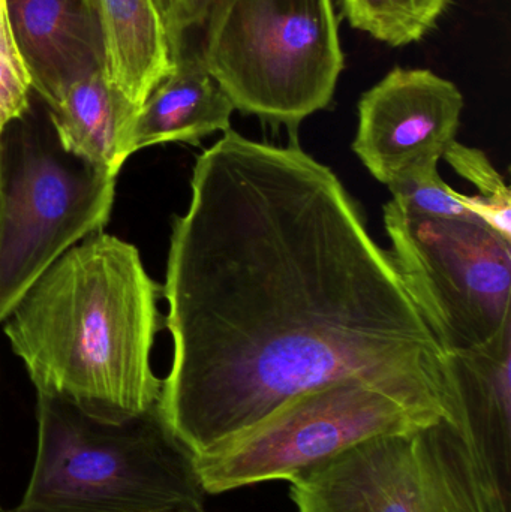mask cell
<instances>
[{
	"mask_svg": "<svg viewBox=\"0 0 511 512\" xmlns=\"http://www.w3.org/2000/svg\"><path fill=\"white\" fill-rule=\"evenodd\" d=\"M162 297L173 360L156 408L195 459L338 379L447 388L390 252L296 143L228 129L198 156Z\"/></svg>",
	"mask_w": 511,
	"mask_h": 512,
	"instance_id": "cell-1",
	"label": "cell"
},
{
	"mask_svg": "<svg viewBox=\"0 0 511 512\" xmlns=\"http://www.w3.org/2000/svg\"><path fill=\"white\" fill-rule=\"evenodd\" d=\"M162 286L140 252L93 234L60 256L3 321L36 394L120 424L158 405L152 349L162 327Z\"/></svg>",
	"mask_w": 511,
	"mask_h": 512,
	"instance_id": "cell-2",
	"label": "cell"
},
{
	"mask_svg": "<svg viewBox=\"0 0 511 512\" xmlns=\"http://www.w3.org/2000/svg\"><path fill=\"white\" fill-rule=\"evenodd\" d=\"M36 421L35 462L17 510L144 512L206 498L195 457L156 406L110 424L38 394Z\"/></svg>",
	"mask_w": 511,
	"mask_h": 512,
	"instance_id": "cell-3",
	"label": "cell"
},
{
	"mask_svg": "<svg viewBox=\"0 0 511 512\" xmlns=\"http://www.w3.org/2000/svg\"><path fill=\"white\" fill-rule=\"evenodd\" d=\"M446 388L338 379L279 406L245 432L195 459L206 495L291 481L342 451L449 415Z\"/></svg>",
	"mask_w": 511,
	"mask_h": 512,
	"instance_id": "cell-4",
	"label": "cell"
},
{
	"mask_svg": "<svg viewBox=\"0 0 511 512\" xmlns=\"http://www.w3.org/2000/svg\"><path fill=\"white\" fill-rule=\"evenodd\" d=\"M201 59L245 116L291 132L335 98L345 56L333 0H227Z\"/></svg>",
	"mask_w": 511,
	"mask_h": 512,
	"instance_id": "cell-5",
	"label": "cell"
},
{
	"mask_svg": "<svg viewBox=\"0 0 511 512\" xmlns=\"http://www.w3.org/2000/svg\"><path fill=\"white\" fill-rule=\"evenodd\" d=\"M0 322L69 249L110 222L116 177L33 129L0 138Z\"/></svg>",
	"mask_w": 511,
	"mask_h": 512,
	"instance_id": "cell-6",
	"label": "cell"
},
{
	"mask_svg": "<svg viewBox=\"0 0 511 512\" xmlns=\"http://www.w3.org/2000/svg\"><path fill=\"white\" fill-rule=\"evenodd\" d=\"M383 215L399 277L443 352L511 324V240L479 218L407 215L392 201Z\"/></svg>",
	"mask_w": 511,
	"mask_h": 512,
	"instance_id": "cell-7",
	"label": "cell"
},
{
	"mask_svg": "<svg viewBox=\"0 0 511 512\" xmlns=\"http://www.w3.org/2000/svg\"><path fill=\"white\" fill-rule=\"evenodd\" d=\"M297 512H492L452 414L366 439L290 481Z\"/></svg>",
	"mask_w": 511,
	"mask_h": 512,
	"instance_id": "cell-8",
	"label": "cell"
},
{
	"mask_svg": "<svg viewBox=\"0 0 511 512\" xmlns=\"http://www.w3.org/2000/svg\"><path fill=\"white\" fill-rule=\"evenodd\" d=\"M464 107L453 81L431 69L396 66L360 98L354 153L387 186L414 162L443 159L456 141Z\"/></svg>",
	"mask_w": 511,
	"mask_h": 512,
	"instance_id": "cell-9",
	"label": "cell"
},
{
	"mask_svg": "<svg viewBox=\"0 0 511 512\" xmlns=\"http://www.w3.org/2000/svg\"><path fill=\"white\" fill-rule=\"evenodd\" d=\"M450 414L473 454L492 512H511V324L491 342L443 352Z\"/></svg>",
	"mask_w": 511,
	"mask_h": 512,
	"instance_id": "cell-10",
	"label": "cell"
},
{
	"mask_svg": "<svg viewBox=\"0 0 511 512\" xmlns=\"http://www.w3.org/2000/svg\"><path fill=\"white\" fill-rule=\"evenodd\" d=\"M15 47L48 107L83 78L104 72L98 23L87 0H5Z\"/></svg>",
	"mask_w": 511,
	"mask_h": 512,
	"instance_id": "cell-11",
	"label": "cell"
},
{
	"mask_svg": "<svg viewBox=\"0 0 511 512\" xmlns=\"http://www.w3.org/2000/svg\"><path fill=\"white\" fill-rule=\"evenodd\" d=\"M173 59V71L150 93L132 123V155L165 143L198 146L215 132L231 129L236 108L207 71L200 50L183 44Z\"/></svg>",
	"mask_w": 511,
	"mask_h": 512,
	"instance_id": "cell-12",
	"label": "cell"
},
{
	"mask_svg": "<svg viewBox=\"0 0 511 512\" xmlns=\"http://www.w3.org/2000/svg\"><path fill=\"white\" fill-rule=\"evenodd\" d=\"M101 35L104 77L137 116L173 71L174 59L156 0H87Z\"/></svg>",
	"mask_w": 511,
	"mask_h": 512,
	"instance_id": "cell-13",
	"label": "cell"
},
{
	"mask_svg": "<svg viewBox=\"0 0 511 512\" xmlns=\"http://www.w3.org/2000/svg\"><path fill=\"white\" fill-rule=\"evenodd\" d=\"M48 110L57 143L68 155L117 177L132 156L135 114L111 89L104 72L72 84Z\"/></svg>",
	"mask_w": 511,
	"mask_h": 512,
	"instance_id": "cell-14",
	"label": "cell"
},
{
	"mask_svg": "<svg viewBox=\"0 0 511 512\" xmlns=\"http://www.w3.org/2000/svg\"><path fill=\"white\" fill-rule=\"evenodd\" d=\"M353 29L368 33L390 47L422 41L452 0H339Z\"/></svg>",
	"mask_w": 511,
	"mask_h": 512,
	"instance_id": "cell-15",
	"label": "cell"
},
{
	"mask_svg": "<svg viewBox=\"0 0 511 512\" xmlns=\"http://www.w3.org/2000/svg\"><path fill=\"white\" fill-rule=\"evenodd\" d=\"M443 159L459 176L479 189V195L474 197L462 194L465 206L501 236L511 240L510 188L488 156L482 150L453 141L444 152Z\"/></svg>",
	"mask_w": 511,
	"mask_h": 512,
	"instance_id": "cell-16",
	"label": "cell"
},
{
	"mask_svg": "<svg viewBox=\"0 0 511 512\" xmlns=\"http://www.w3.org/2000/svg\"><path fill=\"white\" fill-rule=\"evenodd\" d=\"M440 161L438 156L422 159L393 177L387 185L392 192V203L407 215L449 219L477 218L465 206L461 194L441 179L438 173Z\"/></svg>",
	"mask_w": 511,
	"mask_h": 512,
	"instance_id": "cell-17",
	"label": "cell"
},
{
	"mask_svg": "<svg viewBox=\"0 0 511 512\" xmlns=\"http://www.w3.org/2000/svg\"><path fill=\"white\" fill-rule=\"evenodd\" d=\"M30 89L29 74L12 38L5 0H0V138L29 110Z\"/></svg>",
	"mask_w": 511,
	"mask_h": 512,
	"instance_id": "cell-18",
	"label": "cell"
},
{
	"mask_svg": "<svg viewBox=\"0 0 511 512\" xmlns=\"http://www.w3.org/2000/svg\"><path fill=\"white\" fill-rule=\"evenodd\" d=\"M227 0H176L167 20L168 39H170L171 53L185 44L186 36L192 30L206 27L207 21Z\"/></svg>",
	"mask_w": 511,
	"mask_h": 512,
	"instance_id": "cell-19",
	"label": "cell"
},
{
	"mask_svg": "<svg viewBox=\"0 0 511 512\" xmlns=\"http://www.w3.org/2000/svg\"><path fill=\"white\" fill-rule=\"evenodd\" d=\"M2 512H23L12 508V510ZM60 512H83V511H60ZM144 512H207L204 508V502L201 501H185L177 502V504L167 505V507L158 508V510Z\"/></svg>",
	"mask_w": 511,
	"mask_h": 512,
	"instance_id": "cell-20",
	"label": "cell"
},
{
	"mask_svg": "<svg viewBox=\"0 0 511 512\" xmlns=\"http://www.w3.org/2000/svg\"><path fill=\"white\" fill-rule=\"evenodd\" d=\"M174 2L176 0H156V3H158L159 11H161L162 18L167 20L168 14H170L171 8H173Z\"/></svg>",
	"mask_w": 511,
	"mask_h": 512,
	"instance_id": "cell-21",
	"label": "cell"
},
{
	"mask_svg": "<svg viewBox=\"0 0 511 512\" xmlns=\"http://www.w3.org/2000/svg\"><path fill=\"white\" fill-rule=\"evenodd\" d=\"M0 198H2V173H0Z\"/></svg>",
	"mask_w": 511,
	"mask_h": 512,
	"instance_id": "cell-22",
	"label": "cell"
},
{
	"mask_svg": "<svg viewBox=\"0 0 511 512\" xmlns=\"http://www.w3.org/2000/svg\"><path fill=\"white\" fill-rule=\"evenodd\" d=\"M0 512H2V510H0Z\"/></svg>",
	"mask_w": 511,
	"mask_h": 512,
	"instance_id": "cell-23",
	"label": "cell"
}]
</instances>
